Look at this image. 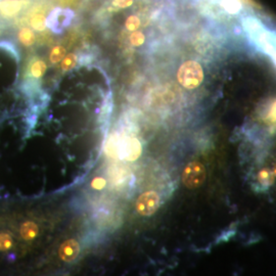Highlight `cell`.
I'll list each match as a JSON object with an SVG mask.
<instances>
[{"label": "cell", "mask_w": 276, "mask_h": 276, "mask_svg": "<svg viewBox=\"0 0 276 276\" xmlns=\"http://www.w3.org/2000/svg\"><path fill=\"white\" fill-rule=\"evenodd\" d=\"M205 78L202 65L196 60L188 59L180 65L177 71L178 83L188 90H193L201 86Z\"/></svg>", "instance_id": "1"}, {"label": "cell", "mask_w": 276, "mask_h": 276, "mask_svg": "<svg viewBox=\"0 0 276 276\" xmlns=\"http://www.w3.org/2000/svg\"><path fill=\"white\" fill-rule=\"evenodd\" d=\"M207 178L205 166L197 161L188 163L182 173V182L189 189H195L202 186Z\"/></svg>", "instance_id": "2"}, {"label": "cell", "mask_w": 276, "mask_h": 276, "mask_svg": "<svg viewBox=\"0 0 276 276\" xmlns=\"http://www.w3.org/2000/svg\"><path fill=\"white\" fill-rule=\"evenodd\" d=\"M161 204V198L158 192L153 190H148L139 195L135 203V210L140 216H151L155 214Z\"/></svg>", "instance_id": "3"}, {"label": "cell", "mask_w": 276, "mask_h": 276, "mask_svg": "<svg viewBox=\"0 0 276 276\" xmlns=\"http://www.w3.org/2000/svg\"><path fill=\"white\" fill-rule=\"evenodd\" d=\"M117 153L121 159L133 162L141 156L142 145L135 137H125L119 141Z\"/></svg>", "instance_id": "4"}, {"label": "cell", "mask_w": 276, "mask_h": 276, "mask_svg": "<svg viewBox=\"0 0 276 276\" xmlns=\"http://www.w3.org/2000/svg\"><path fill=\"white\" fill-rule=\"evenodd\" d=\"M73 19V12L70 9L56 8L51 11L49 17L46 20V26H48L51 30L60 32L68 27Z\"/></svg>", "instance_id": "5"}, {"label": "cell", "mask_w": 276, "mask_h": 276, "mask_svg": "<svg viewBox=\"0 0 276 276\" xmlns=\"http://www.w3.org/2000/svg\"><path fill=\"white\" fill-rule=\"evenodd\" d=\"M80 254V244L74 238L65 240L58 249V256L64 262L71 263Z\"/></svg>", "instance_id": "6"}, {"label": "cell", "mask_w": 276, "mask_h": 276, "mask_svg": "<svg viewBox=\"0 0 276 276\" xmlns=\"http://www.w3.org/2000/svg\"><path fill=\"white\" fill-rule=\"evenodd\" d=\"M25 0H1L0 1V14L4 18L15 17L25 6Z\"/></svg>", "instance_id": "7"}, {"label": "cell", "mask_w": 276, "mask_h": 276, "mask_svg": "<svg viewBox=\"0 0 276 276\" xmlns=\"http://www.w3.org/2000/svg\"><path fill=\"white\" fill-rule=\"evenodd\" d=\"M20 234L25 240H33L39 234V227L33 221H26L20 227Z\"/></svg>", "instance_id": "8"}, {"label": "cell", "mask_w": 276, "mask_h": 276, "mask_svg": "<svg viewBox=\"0 0 276 276\" xmlns=\"http://www.w3.org/2000/svg\"><path fill=\"white\" fill-rule=\"evenodd\" d=\"M146 41V34L144 31L138 30L135 32H132L128 36V42L133 47H140Z\"/></svg>", "instance_id": "9"}, {"label": "cell", "mask_w": 276, "mask_h": 276, "mask_svg": "<svg viewBox=\"0 0 276 276\" xmlns=\"http://www.w3.org/2000/svg\"><path fill=\"white\" fill-rule=\"evenodd\" d=\"M19 39L21 43L25 46H32L36 41L35 34L33 33V31L29 28L21 29V31L19 32Z\"/></svg>", "instance_id": "10"}, {"label": "cell", "mask_w": 276, "mask_h": 276, "mask_svg": "<svg viewBox=\"0 0 276 276\" xmlns=\"http://www.w3.org/2000/svg\"><path fill=\"white\" fill-rule=\"evenodd\" d=\"M30 24H31V27H32L35 31H38V32H43L46 28V19L44 17V14L40 13V12L34 13L30 19Z\"/></svg>", "instance_id": "11"}, {"label": "cell", "mask_w": 276, "mask_h": 276, "mask_svg": "<svg viewBox=\"0 0 276 276\" xmlns=\"http://www.w3.org/2000/svg\"><path fill=\"white\" fill-rule=\"evenodd\" d=\"M46 69H47V67H46L45 61H43L42 59H37L32 64V66H31L30 73L34 77V78L39 79L45 74Z\"/></svg>", "instance_id": "12"}, {"label": "cell", "mask_w": 276, "mask_h": 276, "mask_svg": "<svg viewBox=\"0 0 276 276\" xmlns=\"http://www.w3.org/2000/svg\"><path fill=\"white\" fill-rule=\"evenodd\" d=\"M275 175L273 171L269 170V169H262L258 174V180L261 184H263L265 186H269L274 182Z\"/></svg>", "instance_id": "13"}, {"label": "cell", "mask_w": 276, "mask_h": 276, "mask_svg": "<svg viewBox=\"0 0 276 276\" xmlns=\"http://www.w3.org/2000/svg\"><path fill=\"white\" fill-rule=\"evenodd\" d=\"M66 54H67V50L64 46L56 45L50 51V55H49L50 61L52 64H57V63H59V61L63 60V58L66 56Z\"/></svg>", "instance_id": "14"}, {"label": "cell", "mask_w": 276, "mask_h": 276, "mask_svg": "<svg viewBox=\"0 0 276 276\" xmlns=\"http://www.w3.org/2000/svg\"><path fill=\"white\" fill-rule=\"evenodd\" d=\"M77 63H78V57H77V55L75 53L66 54V56L63 58V60H61L60 68L63 71L67 72V71L74 69L77 66Z\"/></svg>", "instance_id": "15"}, {"label": "cell", "mask_w": 276, "mask_h": 276, "mask_svg": "<svg viewBox=\"0 0 276 276\" xmlns=\"http://www.w3.org/2000/svg\"><path fill=\"white\" fill-rule=\"evenodd\" d=\"M220 5L230 13H235L240 9L238 0H218Z\"/></svg>", "instance_id": "16"}, {"label": "cell", "mask_w": 276, "mask_h": 276, "mask_svg": "<svg viewBox=\"0 0 276 276\" xmlns=\"http://www.w3.org/2000/svg\"><path fill=\"white\" fill-rule=\"evenodd\" d=\"M12 238L8 233H0V251H7L11 248Z\"/></svg>", "instance_id": "17"}, {"label": "cell", "mask_w": 276, "mask_h": 276, "mask_svg": "<svg viewBox=\"0 0 276 276\" xmlns=\"http://www.w3.org/2000/svg\"><path fill=\"white\" fill-rule=\"evenodd\" d=\"M105 185H106V181L102 177H95L91 182V187L96 190L103 189L105 187Z\"/></svg>", "instance_id": "18"}, {"label": "cell", "mask_w": 276, "mask_h": 276, "mask_svg": "<svg viewBox=\"0 0 276 276\" xmlns=\"http://www.w3.org/2000/svg\"><path fill=\"white\" fill-rule=\"evenodd\" d=\"M269 117L271 120L276 122V100L272 103L271 107H270V111H269Z\"/></svg>", "instance_id": "19"}, {"label": "cell", "mask_w": 276, "mask_h": 276, "mask_svg": "<svg viewBox=\"0 0 276 276\" xmlns=\"http://www.w3.org/2000/svg\"><path fill=\"white\" fill-rule=\"evenodd\" d=\"M273 173H274V175L276 176V165L274 166V169H273Z\"/></svg>", "instance_id": "20"}]
</instances>
